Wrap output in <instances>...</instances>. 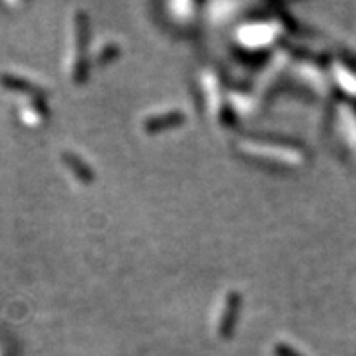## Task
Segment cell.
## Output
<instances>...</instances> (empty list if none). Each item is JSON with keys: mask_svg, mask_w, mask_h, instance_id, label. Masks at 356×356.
<instances>
[{"mask_svg": "<svg viewBox=\"0 0 356 356\" xmlns=\"http://www.w3.org/2000/svg\"><path fill=\"white\" fill-rule=\"evenodd\" d=\"M115 55H117V47L111 46L109 49H104V51L100 53L99 56H102V58H104V56H108V60H111V56H115ZM102 64H104V62H102Z\"/></svg>", "mask_w": 356, "mask_h": 356, "instance_id": "cell-4", "label": "cell"}, {"mask_svg": "<svg viewBox=\"0 0 356 356\" xmlns=\"http://www.w3.org/2000/svg\"><path fill=\"white\" fill-rule=\"evenodd\" d=\"M238 307H240V296L236 295V293H231V295L227 296L224 320H222V325H220V334H224V337H229V334L233 333L234 322H236V314H238Z\"/></svg>", "mask_w": 356, "mask_h": 356, "instance_id": "cell-1", "label": "cell"}, {"mask_svg": "<svg viewBox=\"0 0 356 356\" xmlns=\"http://www.w3.org/2000/svg\"><path fill=\"white\" fill-rule=\"evenodd\" d=\"M64 162H66L67 165H70L73 171L76 173V177L80 178V180H84V182H89L91 178H93V173H91V169L88 168V165H84L82 162H80L79 156H75L73 153H66L64 155Z\"/></svg>", "mask_w": 356, "mask_h": 356, "instance_id": "cell-3", "label": "cell"}, {"mask_svg": "<svg viewBox=\"0 0 356 356\" xmlns=\"http://www.w3.org/2000/svg\"><path fill=\"white\" fill-rule=\"evenodd\" d=\"M182 122H184L182 113L171 111L168 113V115H162V117L159 118H151V120H147V122H145V129H147V133H159L162 131V129H165V127H175Z\"/></svg>", "mask_w": 356, "mask_h": 356, "instance_id": "cell-2", "label": "cell"}]
</instances>
